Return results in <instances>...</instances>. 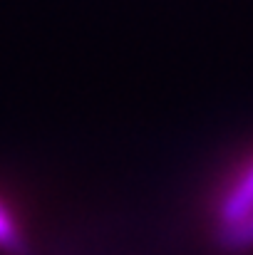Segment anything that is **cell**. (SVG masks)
Returning <instances> with one entry per match:
<instances>
[{
  "mask_svg": "<svg viewBox=\"0 0 253 255\" xmlns=\"http://www.w3.org/2000/svg\"><path fill=\"white\" fill-rule=\"evenodd\" d=\"M0 251H7V253L22 255L25 253V243H22V236L7 211V206L0 201Z\"/></svg>",
  "mask_w": 253,
  "mask_h": 255,
  "instance_id": "cell-3",
  "label": "cell"
},
{
  "mask_svg": "<svg viewBox=\"0 0 253 255\" xmlns=\"http://www.w3.org/2000/svg\"><path fill=\"white\" fill-rule=\"evenodd\" d=\"M253 216V161L246 166V171L236 178V183L226 191L219 206V218L224 223H236L241 218Z\"/></svg>",
  "mask_w": 253,
  "mask_h": 255,
  "instance_id": "cell-1",
  "label": "cell"
},
{
  "mask_svg": "<svg viewBox=\"0 0 253 255\" xmlns=\"http://www.w3.org/2000/svg\"><path fill=\"white\" fill-rule=\"evenodd\" d=\"M219 243L231 251V253H241V251H251L253 248V216L241 218L236 223H224L219 231Z\"/></svg>",
  "mask_w": 253,
  "mask_h": 255,
  "instance_id": "cell-2",
  "label": "cell"
}]
</instances>
